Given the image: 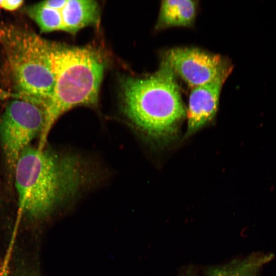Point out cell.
Segmentation results:
<instances>
[{
	"label": "cell",
	"mask_w": 276,
	"mask_h": 276,
	"mask_svg": "<svg viewBox=\"0 0 276 276\" xmlns=\"http://www.w3.org/2000/svg\"><path fill=\"white\" fill-rule=\"evenodd\" d=\"M175 75L162 63L149 77L127 78L123 82L124 114L135 129L151 139L174 135L187 115Z\"/></svg>",
	"instance_id": "obj_3"
},
{
	"label": "cell",
	"mask_w": 276,
	"mask_h": 276,
	"mask_svg": "<svg viewBox=\"0 0 276 276\" xmlns=\"http://www.w3.org/2000/svg\"><path fill=\"white\" fill-rule=\"evenodd\" d=\"M1 1H0V4H1Z\"/></svg>",
	"instance_id": "obj_16"
},
{
	"label": "cell",
	"mask_w": 276,
	"mask_h": 276,
	"mask_svg": "<svg viewBox=\"0 0 276 276\" xmlns=\"http://www.w3.org/2000/svg\"><path fill=\"white\" fill-rule=\"evenodd\" d=\"M0 44L13 90L21 99L44 105L55 84L52 42L28 29L7 25L0 27Z\"/></svg>",
	"instance_id": "obj_4"
},
{
	"label": "cell",
	"mask_w": 276,
	"mask_h": 276,
	"mask_svg": "<svg viewBox=\"0 0 276 276\" xmlns=\"http://www.w3.org/2000/svg\"><path fill=\"white\" fill-rule=\"evenodd\" d=\"M23 3L22 0H4L1 1L0 6L6 10L12 11L19 8Z\"/></svg>",
	"instance_id": "obj_12"
},
{
	"label": "cell",
	"mask_w": 276,
	"mask_h": 276,
	"mask_svg": "<svg viewBox=\"0 0 276 276\" xmlns=\"http://www.w3.org/2000/svg\"><path fill=\"white\" fill-rule=\"evenodd\" d=\"M51 59L55 84L44 106L40 149L45 147L53 126L62 114L78 106L97 105L104 70L101 54L91 47H72L52 42Z\"/></svg>",
	"instance_id": "obj_2"
},
{
	"label": "cell",
	"mask_w": 276,
	"mask_h": 276,
	"mask_svg": "<svg viewBox=\"0 0 276 276\" xmlns=\"http://www.w3.org/2000/svg\"><path fill=\"white\" fill-rule=\"evenodd\" d=\"M232 69L209 82L192 88L187 113L186 137L213 119L217 111L221 88Z\"/></svg>",
	"instance_id": "obj_7"
},
{
	"label": "cell",
	"mask_w": 276,
	"mask_h": 276,
	"mask_svg": "<svg viewBox=\"0 0 276 276\" xmlns=\"http://www.w3.org/2000/svg\"><path fill=\"white\" fill-rule=\"evenodd\" d=\"M0 276H9L8 267L5 263L3 264L0 268Z\"/></svg>",
	"instance_id": "obj_15"
},
{
	"label": "cell",
	"mask_w": 276,
	"mask_h": 276,
	"mask_svg": "<svg viewBox=\"0 0 276 276\" xmlns=\"http://www.w3.org/2000/svg\"><path fill=\"white\" fill-rule=\"evenodd\" d=\"M196 2L191 0H165L162 2L157 28L189 26L195 19Z\"/></svg>",
	"instance_id": "obj_10"
},
{
	"label": "cell",
	"mask_w": 276,
	"mask_h": 276,
	"mask_svg": "<svg viewBox=\"0 0 276 276\" xmlns=\"http://www.w3.org/2000/svg\"><path fill=\"white\" fill-rule=\"evenodd\" d=\"M162 63L192 88L209 82L232 67L218 54L193 48H175L164 54Z\"/></svg>",
	"instance_id": "obj_6"
},
{
	"label": "cell",
	"mask_w": 276,
	"mask_h": 276,
	"mask_svg": "<svg viewBox=\"0 0 276 276\" xmlns=\"http://www.w3.org/2000/svg\"><path fill=\"white\" fill-rule=\"evenodd\" d=\"M67 0H51L40 2L44 6L61 11L64 7Z\"/></svg>",
	"instance_id": "obj_13"
},
{
	"label": "cell",
	"mask_w": 276,
	"mask_h": 276,
	"mask_svg": "<svg viewBox=\"0 0 276 276\" xmlns=\"http://www.w3.org/2000/svg\"><path fill=\"white\" fill-rule=\"evenodd\" d=\"M178 276H198V275L194 267L189 266L182 270Z\"/></svg>",
	"instance_id": "obj_14"
},
{
	"label": "cell",
	"mask_w": 276,
	"mask_h": 276,
	"mask_svg": "<svg viewBox=\"0 0 276 276\" xmlns=\"http://www.w3.org/2000/svg\"><path fill=\"white\" fill-rule=\"evenodd\" d=\"M26 12L38 26L40 32L63 31L61 11L46 7L39 3L28 7Z\"/></svg>",
	"instance_id": "obj_11"
},
{
	"label": "cell",
	"mask_w": 276,
	"mask_h": 276,
	"mask_svg": "<svg viewBox=\"0 0 276 276\" xmlns=\"http://www.w3.org/2000/svg\"><path fill=\"white\" fill-rule=\"evenodd\" d=\"M45 120L44 108L22 99L8 102L0 117V146L5 165L14 174L21 151L40 136Z\"/></svg>",
	"instance_id": "obj_5"
},
{
	"label": "cell",
	"mask_w": 276,
	"mask_h": 276,
	"mask_svg": "<svg viewBox=\"0 0 276 276\" xmlns=\"http://www.w3.org/2000/svg\"><path fill=\"white\" fill-rule=\"evenodd\" d=\"M63 31L75 34L81 29L99 20L98 3L93 0H68L61 10Z\"/></svg>",
	"instance_id": "obj_8"
},
{
	"label": "cell",
	"mask_w": 276,
	"mask_h": 276,
	"mask_svg": "<svg viewBox=\"0 0 276 276\" xmlns=\"http://www.w3.org/2000/svg\"><path fill=\"white\" fill-rule=\"evenodd\" d=\"M273 257L272 254L254 252L243 259H234L223 265L208 266L204 273L205 276H257L263 265Z\"/></svg>",
	"instance_id": "obj_9"
},
{
	"label": "cell",
	"mask_w": 276,
	"mask_h": 276,
	"mask_svg": "<svg viewBox=\"0 0 276 276\" xmlns=\"http://www.w3.org/2000/svg\"><path fill=\"white\" fill-rule=\"evenodd\" d=\"M101 172L91 160L30 145L21 152L13 177L19 210L38 218L98 182Z\"/></svg>",
	"instance_id": "obj_1"
}]
</instances>
